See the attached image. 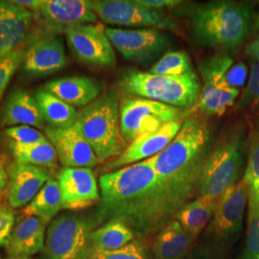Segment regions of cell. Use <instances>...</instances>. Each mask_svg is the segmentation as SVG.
Instances as JSON below:
<instances>
[{
	"label": "cell",
	"mask_w": 259,
	"mask_h": 259,
	"mask_svg": "<svg viewBox=\"0 0 259 259\" xmlns=\"http://www.w3.org/2000/svg\"><path fill=\"white\" fill-rule=\"evenodd\" d=\"M103 211L139 236L160 231L182 207L155 170L143 160L99 179Z\"/></svg>",
	"instance_id": "cell-1"
},
{
	"label": "cell",
	"mask_w": 259,
	"mask_h": 259,
	"mask_svg": "<svg viewBox=\"0 0 259 259\" xmlns=\"http://www.w3.org/2000/svg\"><path fill=\"white\" fill-rule=\"evenodd\" d=\"M254 7L255 2L250 1H184L171 11L185 20L195 44L233 57L250 38Z\"/></svg>",
	"instance_id": "cell-2"
},
{
	"label": "cell",
	"mask_w": 259,
	"mask_h": 259,
	"mask_svg": "<svg viewBox=\"0 0 259 259\" xmlns=\"http://www.w3.org/2000/svg\"><path fill=\"white\" fill-rule=\"evenodd\" d=\"M213 142L207 117L198 112L189 113L176 138L145 160L182 206L197 194L198 180Z\"/></svg>",
	"instance_id": "cell-3"
},
{
	"label": "cell",
	"mask_w": 259,
	"mask_h": 259,
	"mask_svg": "<svg viewBox=\"0 0 259 259\" xmlns=\"http://www.w3.org/2000/svg\"><path fill=\"white\" fill-rule=\"evenodd\" d=\"M249 133L250 127L244 121H237L213 142L198 180V196L217 201L240 182L247 165Z\"/></svg>",
	"instance_id": "cell-4"
},
{
	"label": "cell",
	"mask_w": 259,
	"mask_h": 259,
	"mask_svg": "<svg viewBox=\"0 0 259 259\" xmlns=\"http://www.w3.org/2000/svg\"><path fill=\"white\" fill-rule=\"evenodd\" d=\"M119 104L117 91L110 89L77 114L76 124L100 162L119 157L129 145L121 132Z\"/></svg>",
	"instance_id": "cell-5"
},
{
	"label": "cell",
	"mask_w": 259,
	"mask_h": 259,
	"mask_svg": "<svg viewBox=\"0 0 259 259\" xmlns=\"http://www.w3.org/2000/svg\"><path fill=\"white\" fill-rule=\"evenodd\" d=\"M102 206L93 212L61 213L49 223L40 259H93V232L106 220Z\"/></svg>",
	"instance_id": "cell-6"
},
{
	"label": "cell",
	"mask_w": 259,
	"mask_h": 259,
	"mask_svg": "<svg viewBox=\"0 0 259 259\" xmlns=\"http://www.w3.org/2000/svg\"><path fill=\"white\" fill-rule=\"evenodd\" d=\"M118 87L127 96L163 103L184 111L193 110L201 93V82L195 71L164 76L129 68L121 72Z\"/></svg>",
	"instance_id": "cell-7"
},
{
	"label": "cell",
	"mask_w": 259,
	"mask_h": 259,
	"mask_svg": "<svg viewBox=\"0 0 259 259\" xmlns=\"http://www.w3.org/2000/svg\"><path fill=\"white\" fill-rule=\"evenodd\" d=\"M233 64V58L224 53H214L201 62V93L194 112L206 117L219 116L235 104L239 90L230 87L226 81V73Z\"/></svg>",
	"instance_id": "cell-8"
},
{
	"label": "cell",
	"mask_w": 259,
	"mask_h": 259,
	"mask_svg": "<svg viewBox=\"0 0 259 259\" xmlns=\"http://www.w3.org/2000/svg\"><path fill=\"white\" fill-rule=\"evenodd\" d=\"M188 115L184 110L140 97L126 95L119 104L121 132L128 144L170 122L185 120Z\"/></svg>",
	"instance_id": "cell-9"
},
{
	"label": "cell",
	"mask_w": 259,
	"mask_h": 259,
	"mask_svg": "<svg viewBox=\"0 0 259 259\" xmlns=\"http://www.w3.org/2000/svg\"><path fill=\"white\" fill-rule=\"evenodd\" d=\"M98 19L111 25L127 27L156 28L178 33L182 25L164 12L149 9L137 0H88Z\"/></svg>",
	"instance_id": "cell-10"
},
{
	"label": "cell",
	"mask_w": 259,
	"mask_h": 259,
	"mask_svg": "<svg viewBox=\"0 0 259 259\" xmlns=\"http://www.w3.org/2000/svg\"><path fill=\"white\" fill-rule=\"evenodd\" d=\"M105 31L111 46L126 61L141 66L155 64L173 41L168 32L156 28H105Z\"/></svg>",
	"instance_id": "cell-11"
},
{
	"label": "cell",
	"mask_w": 259,
	"mask_h": 259,
	"mask_svg": "<svg viewBox=\"0 0 259 259\" xmlns=\"http://www.w3.org/2000/svg\"><path fill=\"white\" fill-rule=\"evenodd\" d=\"M249 197V187L242 178L217 200L206 233L210 243L220 250L238 238Z\"/></svg>",
	"instance_id": "cell-12"
},
{
	"label": "cell",
	"mask_w": 259,
	"mask_h": 259,
	"mask_svg": "<svg viewBox=\"0 0 259 259\" xmlns=\"http://www.w3.org/2000/svg\"><path fill=\"white\" fill-rule=\"evenodd\" d=\"M67 46L75 59L95 68H111L116 57L111 41L100 24H83L66 30Z\"/></svg>",
	"instance_id": "cell-13"
},
{
	"label": "cell",
	"mask_w": 259,
	"mask_h": 259,
	"mask_svg": "<svg viewBox=\"0 0 259 259\" xmlns=\"http://www.w3.org/2000/svg\"><path fill=\"white\" fill-rule=\"evenodd\" d=\"M36 15L12 1L0 0V57L25 50L40 37Z\"/></svg>",
	"instance_id": "cell-14"
},
{
	"label": "cell",
	"mask_w": 259,
	"mask_h": 259,
	"mask_svg": "<svg viewBox=\"0 0 259 259\" xmlns=\"http://www.w3.org/2000/svg\"><path fill=\"white\" fill-rule=\"evenodd\" d=\"M35 15L49 36L53 33L59 36L75 26L94 24L98 19L88 0H42Z\"/></svg>",
	"instance_id": "cell-15"
},
{
	"label": "cell",
	"mask_w": 259,
	"mask_h": 259,
	"mask_svg": "<svg viewBox=\"0 0 259 259\" xmlns=\"http://www.w3.org/2000/svg\"><path fill=\"white\" fill-rule=\"evenodd\" d=\"M57 181L62 192V209L78 212L101 200L92 168L64 167L57 174Z\"/></svg>",
	"instance_id": "cell-16"
},
{
	"label": "cell",
	"mask_w": 259,
	"mask_h": 259,
	"mask_svg": "<svg viewBox=\"0 0 259 259\" xmlns=\"http://www.w3.org/2000/svg\"><path fill=\"white\" fill-rule=\"evenodd\" d=\"M47 139L54 146L59 161L68 168H93L100 163L77 124L68 128L47 127Z\"/></svg>",
	"instance_id": "cell-17"
},
{
	"label": "cell",
	"mask_w": 259,
	"mask_h": 259,
	"mask_svg": "<svg viewBox=\"0 0 259 259\" xmlns=\"http://www.w3.org/2000/svg\"><path fill=\"white\" fill-rule=\"evenodd\" d=\"M67 56L61 36L37 38L24 51L21 67L31 77H46L64 69Z\"/></svg>",
	"instance_id": "cell-18"
},
{
	"label": "cell",
	"mask_w": 259,
	"mask_h": 259,
	"mask_svg": "<svg viewBox=\"0 0 259 259\" xmlns=\"http://www.w3.org/2000/svg\"><path fill=\"white\" fill-rule=\"evenodd\" d=\"M185 120L170 122L156 132L145 134L131 142L119 157L107 163V171H114L146 160L161 152L176 138Z\"/></svg>",
	"instance_id": "cell-19"
},
{
	"label": "cell",
	"mask_w": 259,
	"mask_h": 259,
	"mask_svg": "<svg viewBox=\"0 0 259 259\" xmlns=\"http://www.w3.org/2000/svg\"><path fill=\"white\" fill-rule=\"evenodd\" d=\"M8 186L6 199L12 208L31 203L44 185L51 179V169L14 161L7 167Z\"/></svg>",
	"instance_id": "cell-20"
},
{
	"label": "cell",
	"mask_w": 259,
	"mask_h": 259,
	"mask_svg": "<svg viewBox=\"0 0 259 259\" xmlns=\"http://www.w3.org/2000/svg\"><path fill=\"white\" fill-rule=\"evenodd\" d=\"M44 219L23 213L16 221L6 251L8 255L32 256L40 252L46 243L47 226Z\"/></svg>",
	"instance_id": "cell-21"
},
{
	"label": "cell",
	"mask_w": 259,
	"mask_h": 259,
	"mask_svg": "<svg viewBox=\"0 0 259 259\" xmlns=\"http://www.w3.org/2000/svg\"><path fill=\"white\" fill-rule=\"evenodd\" d=\"M2 127L33 126L44 128L45 120L35 95L23 89H16L9 93L0 112Z\"/></svg>",
	"instance_id": "cell-22"
},
{
	"label": "cell",
	"mask_w": 259,
	"mask_h": 259,
	"mask_svg": "<svg viewBox=\"0 0 259 259\" xmlns=\"http://www.w3.org/2000/svg\"><path fill=\"white\" fill-rule=\"evenodd\" d=\"M45 90L74 108H83L99 97L102 85L88 76H69L50 81Z\"/></svg>",
	"instance_id": "cell-23"
},
{
	"label": "cell",
	"mask_w": 259,
	"mask_h": 259,
	"mask_svg": "<svg viewBox=\"0 0 259 259\" xmlns=\"http://www.w3.org/2000/svg\"><path fill=\"white\" fill-rule=\"evenodd\" d=\"M193 241L173 219L157 232L152 247L154 258L185 259L191 251Z\"/></svg>",
	"instance_id": "cell-24"
},
{
	"label": "cell",
	"mask_w": 259,
	"mask_h": 259,
	"mask_svg": "<svg viewBox=\"0 0 259 259\" xmlns=\"http://www.w3.org/2000/svg\"><path fill=\"white\" fill-rule=\"evenodd\" d=\"M216 203V200L209 197L198 196L193 201L183 205L173 219L195 240L210 222Z\"/></svg>",
	"instance_id": "cell-25"
},
{
	"label": "cell",
	"mask_w": 259,
	"mask_h": 259,
	"mask_svg": "<svg viewBox=\"0 0 259 259\" xmlns=\"http://www.w3.org/2000/svg\"><path fill=\"white\" fill-rule=\"evenodd\" d=\"M38 108L45 122L49 127L62 129L73 126L76 123L78 111L73 106L61 100L46 90H40L35 94Z\"/></svg>",
	"instance_id": "cell-26"
},
{
	"label": "cell",
	"mask_w": 259,
	"mask_h": 259,
	"mask_svg": "<svg viewBox=\"0 0 259 259\" xmlns=\"http://www.w3.org/2000/svg\"><path fill=\"white\" fill-rule=\"evenodd\" d=\"M134 235L135 232L126 223L115 218L110 219L93 231V248L95 252L119 250L134 240Z\"/></svg>",
	"instance_id": "cell-27"
},
{
	"label": "cell",
	"mask_w": 259,
	"mask_h": 259,
	"mask_svg": "<svg viewBox=\"0 0 259 259\" xmlns=\"http://www.w3.org/2000/svg\"><path fill=\"white\" fill-rule=\"evenodd\" d=\"M62 192L57 179L51 178L38 191L23 213L35 215L47 223L51 222L62 209Z\"/></svg>",
	"instance_id": "cell-28"
},
{
	"label": "cell",
	"mask_w": 259,
	"mask_h": 259,
	"mask_svg": "<svg viewBox=\"0 0 259 259\" xmlns=\"http://www.w3.org/2000/svg\"><path fill=\"white\" fill-rule=\"evenodd\" d=\"M10 151L15 161L35 166L55 168L58 164V156L54 146L47 140L32 145H21L10 141Z\"/></svg>",
	"instance_id": "cell-29"
},
{
	"label": "cell",
	"mask_w": 259,
	"mask_h": 259,
	"mask_svg": "<svg viewBox=\"0 0 259 259\" xmlns=\"http://www.w3.org/2000/svg\"><path fill=\"white\" fill-rule=\"evenodd\" d=\"M243 180L249 187V199L259 204V115L250 124L247 165Z\"/></svg>",
	"instance_id": "cell-30"
},
{
	"label": "cell",
	"mask_w": 259,
	"mask_h": 259,
	"mask_svg": "<svg viewBox=\"0 0 259 259\" xmlns=\"http://www.w3.org/2000/svg\"><path fill=\"white\" fill-rule=\"evenodd\" d=\"M189 55L183 50L167 51L150 67L147 72L164 76H183L194 72Z\"/></svg>",
	"instance_id": "cell-31"
},
{
	"label": "cell",
	"mask_w": 259,
	"mask_h": 259,
	"mask_svg": "<svg viewBox=\"0 0 259 259\" xmlns=\"http://www.w3.org/2000/svg\"><path fill=\"white\" fill-rule=\"evenodd\" d=\"M237 109L259 115V60L250 61L248 83L237 100Z\"/></svg>",
	"instance_id": "cell-32"
},
{
	"label": "cell",
	"mask_w": 259,
	"mask_h": 259,
	"mask_svg": "<svg viewBox=\"0 0 259 259\" xmlns=\"http://www.w3.org/2000/svg\"><path fill=\"white\" fill-rule=\"evenodd\" d=\"M243 259H259V204L250 199Z\"/></svg>",
	"instance_id": "cell-33"
},
{
	"label": "cell",
	"mask_w": 259,
	"mask_h": 259,
	"mask_svg": "<svg viewBox=\"0 0 259 259\" xmlns=\"http://www.w3.org/2000/svg\"><path fill=\"white\" fill-rule=\"evenodd\" d=\"M25 50H19L8 55L0 57V100L4 95L10 81L21 66Z\"/></svg>",
	"instance_id": "cell-34"
},
{
	"label": "cell",
	"mask_w": 259,
	"mask_h": 259,
	"mask_svg": "<svg viewBox=\"0 0 259 259\" xmlns=\"http://www.w3.org/2000/svg\"><path fill=\"white\" fill-rule=\"evenodd\" d=\"M5 135L9 138L10 141L21 145L37 144L48 140L42 133L30 126L11 127L5 130Z\"/></svg>",
	"instance_id": "cell-35"
},
{
	"label": "cell",
	"mask_w": 259,
	"mask_h": 259,
	"mask_svg": "<svg viewBox=\"0 0 259 259\" xmlns=\"http://www.w3.org/2000/svg\"><path fill=\"white\" fill-rule=\"evenodd\" d=\"M93 259H148L139 241H132L119 250L95 252Z\"/></svg>",
	"instance_id": "cell-36"
},
{
	"label": "cell",
	"mask_w": 259,
	"mask_h": 259,
	"mask_svg": "<svg viewBox=\"0 0 259 259\" xmlns=\"http://www.w3.org/2000/svg\"><path fill=\"white\" fill-rule=\"evenodd\" d=\"M15 213L12 208L0 204V247L7 248L11 234L16 224Z\"/></svg>",
	"instance_id": "cell-37"
},
{
	"label": "cell",
	"mask_w": 259,
	"mask_h": 259,
	"mask_svg": "<svg viewBox=\"0 0 259 259\" xmlns=\"http://www.w3.org/2000/svg\"><path fill=\"white\" fill-rule=\"evenodd\" d=\"M249 78V69L246 64L239 62L229 68L226 73V81L230 87L239 90L245 85Z\"/></svg>",
	"instance_id": "cell-38"
},
{
	"label": "cell",
	"mask_w": 259,
	"mask_h": 259,
	"mask_svg": "<svg viewBox=\"0 0 259 259\" xmlns=\"http://www.w3.org/2000/svg\"><path fill=\"white\" fill-rule=\"evenodd\" d=\"M220 249L207 242L198 245L185 259H222Z\"/></svg>",
	"instance_id": "cell-39"
},
{
	"label": "cell",
	"mask_w": 259,
	"mask_h": 259,
	"mask_svg": "<svg viewBox=\"0 0 259 259\" xmlns=\"http://www.w3.org/2000/svg\"><path fill=\"white\" fill-rule=\"evenodd\" d=\"M140 5L149 9L163 12V10L175 9L184 3L182 0H137Z\"/></svg>",
	"instance_id": "cell-40"
},
{
	"label": "cell",
	"mask_w": 259,
	"mask_h": 259,
	"mask_svg": "<svg viewBox=\"0 0 259 259\" xmlns=\"http://www.w3.org/2000/svg\"><path fill=\"white\" fill-rule=\"evenodd\" d=\"M8 181H9V176H8L7 168L5 167L4 161L0 157V204L2 203L3 199L6 198Z\"/></svg>",
	"instance_id": "cell-41"
},
{
	"label": "cell",
	"mask_w": 259,
	"mask_h": 259,
	"mask_svg": "<svg viewBox=\"0 0 259 259\" xmlns=\"http://www.w3.org/2000/svg\"><path fill=\"white\" fill-rule=\"evenodd\" d=\"M41 1L42 0H14L12 2L21 8H24L36 14L41 4Z\"/></svg>",
	"instance_id": "cell-42"
},
{
	"label": "cell",
	"mask_w": 259,
	"mask_h": 259,
	"mask_svg": "<svg viewBox=\"0 0 259 259\" xmlns=\"http://www.w3.org/2000/svg\"><path fill=\"white\" fill-rule=\"evenodd\" d=\"M245 53L250 58V61L259 60V35L254 37L246 47Z\"/></svg>",
	"instance_id": "cell-43"
},
{
	"label": "cell",
	"mask_w": 259,
	"mask_h": 259,
	"mask_svg": "<svg viewBox=\"0 0 259 259\" xmlns=\"http://www.w3.org/2000/svg\"><path fill=\"white\" fill-rule=\"evenodd\" d=\"M259 35V5L258 8L256 11H254L253 18H252V24H251V29H250V38L252 39Z\"/></svg>",
	"instance_id": "cell-44"
},
{
	"label": "cell",
	"mask_w": 259,
	"mask_h": 259,
	"mask_svg": "<svg viewBox=\"0 0 259 259\" xmlns=\"http://www.w3.org/2000/svg\"><path fill=\"white\" fill-rule=\"evenodd\" d=\"M5 259H32L29 256H22V255H8Z\"/></svg>",
	"instance_id": "cell-45"
},
{
	"label": "cell",
	"mask_w": 259,
	"mask_h": 259,
	"mask_svg": "<svg viewBox=\"0 0 259 259\" xmlns=\"http://www.w3.org/2000/svg\"><path fill=\"white\" fill-rule=\"evenodd\" d=\"M0 259H1V256H0Z\"/></svg>",
	"instance_id": "cell-46"
}]
</instances>
